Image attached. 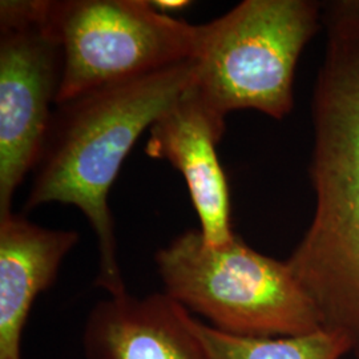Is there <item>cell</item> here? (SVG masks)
Masks as SVG:
<instances>
[{"instance_id": "cell-1", "label": "cell", "mask_w": 359, "mask_h": 359, "mask_svg": "<svg viewBox=\"0 0 359 359\" xmlns=\"http://www.w3.org/2000/svg\"><path fill=\"white\" fill-rule=\"evenodd\" d=\"M327 41L313 96L316 212L286 259L322 327L359 359V0L322 3Z\"/></svg>"}, {"instance_id": "cell-2", "label": "cell", "mask_w": 359, "mask_h": 359, "mask_svg": "<svg viewBox=\"0 0 359 359\" xmlns=\"http://www.w3.org/2000/svg\"><path fill=\"white\" fill-rule=\"evenodd\" d=\"M196 60L80 95L53 109L34 169L27 210L50 203L76 206L97 238L96 286L127 293L117 262L109 191L145 129L194 81Z\"/></svg>"}, {"instance_id": "cell-3", "label": "cell", "mask_w": 359, "mask_h": 359, "mask_svg": "<svg viewBox=\"0 0 359 359\" xmlns=\"http://www.w3.org/2000/svg\"><path fill=\"white\" fill-rule=\"evenodd\" d=\"M154 262L164 293L221 333L281 338L322 327L287 262L258 253L237 234L212 246L198 229L184 231L156 253Z\"/></svg>"}, {"instance_id": "cell-4", "label": "cell", "mask_w": 359, "mask_h": 359, "mask_svg": "<svg viewBox=\"0 0 359 359\" xmlns=\"http://www.w3.org/2000/svg\"><path fill=\"white\" fill-rule=\"evenodd\" d=\"M322 13L313 0H245L203 25L194 88L224 118L256 109L281 120L293 109L297 62Z\"/></svg>"}, {"instance_id": "cell-5", "label": "cell", "mask_w": 359, "mask_h": 359, "mask_svg": "<svg viewBox=\"0 0 359 359\" xmlns=\"http://www.w3.org/2000/svg\"><path fill=\"white\" fill-rule=\"evenodd\" d=\"M44 20L63 53L56 105L194 60L203 36L142 0H44Z\"/></svg>"}, {"instance_id": "cell-6", "label": "cell", "mask_w": 359, "mask_h": 359, "mask_svg": "<svg viewBox=\"0 0 359 359\" xmlns=\"http://www.w3.org/2000/svg\"><path fill=\"white\" fill-rule=\"evenodd\" d=\"M63 53L44 20V0L0 3V217L34 172L51 123Z\"/></svg>"}, {"instance_id": "cell-7", "label": "cell", "mask_w": 359, "mask_h": 359, "mask_svg": "<svg viewBox=\"0 0 359 359\" xmlns=\"http://www.w3.org/2000/svg\"><path fill=\"white\" fill-rule=\"evenodd\" d=\"M225 118L217 115L191 86L149 128L145 152L165 160L187 182L200 219V233L212 246L228 244L231 229V194L219 164L218 142Z\"/></svg>"}, {"instance_id": "cell-8", "label": "cell", "mask_w": 359, "mask_h": 359, "mask_svg": "<svg viewBox=\"0 0 359 359\" xmlns=\"http://www.w3.org/2000/svg\"><path fill=\"white\" fill-rule=\"evenodd\" d=\"M194 318L167 293L109 297L93 306L86 322V358L215 359Z\"/></svg>"}, {"instance_id": "cell-9", "label": "cell", "mask_w": 359, "mask_h": 359, "mask_svg": "<svg viewBox=\"0 0 359 359\" xmlns=\"http://www.w3.org/2000/svg\"><path fill=\"white\" fill-rule=\"evenodd\" d=\"M77 243L75 231L43 228L13 212L0 217V359H22L31 309Z\"/></svg>"}, {"instance_id": "cell-10", "label": "cell", "mask_w": 359, "mask_h": 359, "mask_svg": "<svg viewBox=\"0 0 359 359\" xmlns=\"http://www.w3.org/2000/svg\"><path fill=\"white\" fill-rule=\"evenodd\" d=\"M194 329L215 359H344L351 354L346 337L325 327L295 337L243 338L194 318Z\"/></svg>"}]
</instances>
